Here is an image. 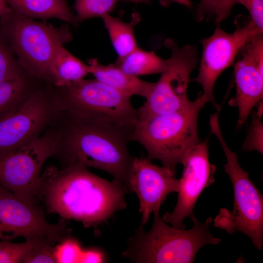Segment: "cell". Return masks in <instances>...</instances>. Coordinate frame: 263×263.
<instances>
[{"label": "cell", "instance_id": "6da1fadb", "mask_svg": "<svg viewBox=\"0 0 263 263\" xmlns=\"http://www.w3.org/2000/svg\"><path fill=\"white\" fill-rule=\"evenodd\" d=\"M76 163L59 169L47 166L41 175V202L49 212L81 222L86 227L97 226L126 207L130 190L119 181H109Z\"/></svg>", "mask_w": 263, "mask_h": 263}, {"label": "cell", "instance_id": "7a4b0ae2", "mask_svg": "<svg viewBox=\"0 0 263 263\" xmlns=\"http://www.w3.org/2000/svg\"><path fill=\"white\" fill-rule=\"evenodd\" d=\"M56 154L66 166L78 163L110 174L127 186L133 159L128 144L131 132L113 124L74 116L61 110Z\"/></svg>", "mask_w": 263, "mask_h": 263}, {"label": "cell", "instance_id": "3957f363", "mask_svg": "<svg viewBox=\"0 0 263 263\" xmlns=\"http://www.w3.org/2000/svg\"><path fill=\"white\" fill-rule=\"evenodd\" d=\"M207 103L199 94L185 108L159 114L138 116L129 135L130 141L141 144L147 158L157 159L164 167L175 172L176 166L200 142L197 130L198 114Z\"/></svg>", "mask_w": 263, "mask_h": 263}, {"label": "cell", "instance_id": "277c9868", "mask_svg": "<svg viewBox=\"0 0 263 263\" xmlns=\"http://www.w3.org/2000/svg\"><path fill=\"white\" fill-rule=\"evenodd\" d=\"M153 214V223L149 231L141 225L128 239V247L122 254L123 258L139 263H192L202 247L218 244L221 241L209 231L211 217L203 223L195 217L192 228L185 230L168 225L160 212Z\"/></svg>", "mask_w": 263, "mask_h": 263}, {"label": "cell", "instance_id": "5b68a950", "mask_svg": "<svg viewBox=\"0 0 263 263\" xmlns=\"http://www.w3.org/2000/svg\"><path fill=\"white\" fill-rule=\"evenodd\" d=\"M212 132L217 137L225 153L224 168L233 186L234 205L231 212L221 208L214 220L215 226L228 234L241 231L249 237L253 245L263 246V196L252 182L249 174L240 166L238 156L227 145L220 129L219 118L210 119Z\"/></svg>", "mask_w": 263, "mask_h": 263}, {"label": "cell", "instance_id": "8992f818", "mask_svg": "<svg viewBox=\"0 0 263 263\" xmlns=\"http://www.w3.org/2000/svg\"><path fill=\"white\" fill-rule=\"evenodd\" d=\"M56 123L40 135L12 150L0 154V184L31 204L41 202V170L58 150Z\"/></svg>", "mask_w": 263, "mask_h": 263}, {"label": "cell", "instance_id": "52a82bcc", "mask_svg": "<svg viewBox=\"0 0 263 263\" xmlns=\"http://www.w3.org/2000/svg\"><path fill=\"white\" fill-rule=\"evenodd\" d=\"M61 110L81 118L114 125L132 132L138 117L131 97L95 79H82L61 87Z\"/></svg>", "mask_w": 263, "mask_h": 263}, {"label": "cell", "instance_id": "ba28073f", "mask_svg": "<svg viewBox=\"0 0 263 263\" xmlns=\"http://www.w3.org/2000/svg\"><path fill=\"white\" fill-rule=\"evenodd\" d=\"M171 56L159 80L152 82L145 103L137 109L138 116L172 113L186 107L190 75L197 63V52L192 45L180 47L170 38L165 41Z\"/></svg>", "mask_w": 263, "mask_h": 263}, {"label": "cell", "instance_id": "9c48e42d", "mask_svg": "<svg viewBox=\"0 0 263 263\" xmlns=\"http://www.w3.org/2000/svg\"><path fill=\"white\" fill-rule=\"evenodd\" d=\"M13 21L9 36L23 66L31 75L52 82L56 50L70 33L19 15Z\"/></svg>", "mask_w": 263, "mask_h": 263}, {"label": "cell", "instance_id": "30bf717a", "mask_svg": "<svg viewBox=\"0 0 263 263\" xmlns=\"http://www.w3.org/2000/svg\"><path fill=\"white\" fill-rule=\"evenodd\" d=\"M61 111L57 94L38 90L21 105L0 119V154L42 134Z\"/></svg>", "mask_w": 263, "mask_h": 263}, {"label": "cell", "instance_id": "8fae6325", "mask_svg": "<svg viewBox=\"0 0 263 263\" xmlns=\"http://www.w3.org/2000/svg\"><path fill=\"white\" fill-rule=\"evenodd\" d=\"M66 220L49 223L42 207L26 202L0 184V240L43 237L59 243L71 236Z\"/></svg>", "mask_w": 263, "mask_h": 263}, {"label": "cell", "instance_id": "7c38bea8", "mask_svg": "<svg viewBox=\"0 0 263 263\" xmlns=\"http://www.w3.org/2000/svg\"><path fill=\"white\" fill-rule=\"evenodd\" d=\"M263 31L250 20L238 25L232 33H228L219 26L210 37L203 38L201 42L203 52L199 74L194 79L203 88L201 94L207 103L220 108L215 102L213 91L215 82L221 74L234 62L236 56L253 38Z\"/></svg>", "mask_w": 263, "mask_h": 263}, {"label": "cell", "instance_id": "4fadbf2b", "mask_svg": "<svg viewBox=\"0 0 263 263\" xmlns=\"http://www.w3.org/2000/svg\"><path fill=\"white\" fill-rule=\"evenodd\" d=\"M181 164L183 170L179 179L176 205L172 212H166L162 218L171 226L184 229V220L188 217L192 220L195 217L193 210L200 195L215 182L216 167L209 161L207 141H200L193 147Z\"/></svg>", "mask_w": 263, "mask_h": 263}, {"label": "cell", "instance_id": "5bb4252c", "mask_svg": "<svg viewBox=\"0 0 263 263\" xmlns=\"http://www.w3.org/2000/svg\"><path fill=\"white\" fill-rule=\"evenodd\" d=\"M127 187L138 198L141 225L144 226L151 213L160 212L168 195L178 191L179 179L176 178L175 172L152 164L147 157H134Z\"/></svg>", "mask_w": 263, "mask_h": 263}, {"label": "cell", "instance_id": "9a60e30c", "mask_svg": "<svg viewBox=\"0 0 263 263\" xmlns=\"http://www.w3.org/2000/svg\"><path fill=\"white\" fill-rule=\"evenodd\" d=\"M242 51V57L234 65L236 94L229 102V105L238 108L239 127L247 121L253 108L263 96V67L256 61L246 46Z\"/></svg>", "mask_w": 263, "mask_h": 263}, {"label": "cell", "instance_id": "2e32d148", "mask_svg": "<svg viewBox=\"0 0 263 263\" xmlns=\"http://www.w3.org/2000/svg\"><path fill=\"white\" fill-rule=\"evenodd\" d=\"M88 65L90 74L95 79L131 97L139 95L146 98L151 88L152 82L129 75L114 64L103 65L93 58L90 60Z\"/></svg>", "mask_w": 263, "mask_h": 263}, {"label": "cell", "instance_id": "e0dca14e", "mask_svg": "<svg viewBox=\"0 0 263 263\" xmlns=\"http://www.w3.org/2000/svg\"><path fill=\"white\" fill-rule=\"evenodd\" d=\"M12 11L24 17L56 18L74 23L75 17L65 0H6Z\"/></svg>", "mask_w": 263, "mask_h": 263}, {"label": "cell", "instance_id": "ac0fdd59", "mask_svg": "<svg viewBox=\"0 0 263 263\" xmlns=\"http://www.w3.org/2000/svg\"><path fill=\"white\" fill-rule=\"evenodd\" d=\"M90 74L88 65L74 56L60 44L57 47L53 62L52 82L56 87H65L84 79Z\"/></svg>", "mask_w": 263, "mask_h": 263}, {"label": "cell", "instance_id": "d6986e66", "mask_svg": "<svg viewBox=\"0 0 263 263\" xmlns=\"http://www.w3.org/2000/svg\"><path fill=\"white\" fill-rule=\"evenodd\" d=\"M168 59L158 56L153 51L137 47L124 57L118 58L114 64L125 73L137 77L161 73L166 68Z\"/></svg>", "mask_w": 263, "mask_h": 263}, {"label": "cell", "instance_id": "ffe728a7", "mask_svg": "<svg viewBox=\"0 0 263 263\" xmlns=\"http://www.w3.org/2000/svg\"><path fill=\"white\" fill-rule=\"evenodd\" d=\"M102 18L118 58L124 57L138 47L133 30L139 21L138 15L135 14L130 22H124L110 14Z\"/></svg>", "mask_w": 263, "mask_h": 263}, {"label": "cell", "instance_id": "44dd1931", "mask_svg": "<svg viewBox=\"0 0 263 263\" xmlns=\"http://www.w3.org/2000/svg\"><path fill=\"white\" fill-rule=\"evenodd\" d=\"M36 91H30L23 75L0 83V119L23 104Z\"/></svg>", "mask_w": 263, "mask_h": 263}, {"label": "cell", "instance_id": "7402d4cb", "mask_svg": "<svg viewBox=\"0 0 263 263\" xmlns=\"http://www.w3.org/2000/svg\"><path fill=\"white\" fill-rule=\"evenodd\" d=\"M122 0H75V8L77 19L81 21L110 14L116 4Z\"/></svg>", "mask_w": 263, "mask_h": 263}, {"label": "cell", "instance_id": "603a6c76", "mask_svg": "<svg viewBox=\"0 0 263 263\" xmlns=\"http://www.w3.org/2000/svg\"><path fill=\"white\" fill-rule=\"evenodd\" d=\"M39 237H41L26 240L22 243L0 240V263H24Z\"/></svg>", "mask_w": 263, "mask_h": 263}, {"label": "cell", "instance_id": "cb8c5ba5", "mask_svg": "<svg viewBox=\"0 0 263 263\" xmlns=\"http://www.w3.org/2000/svg\"><path fill=\"white\" fill-rule=\"evenodd\" d=\"M55 246V256L57 263H79L83 249L79 242L71 236Z\"/></svg>", "mask_w": 263, "mask_h": 263}, {"label": "cell", "instance_id": "d4e9b609", "mask_svg": "<svg viewBox=\"0 0 263 263\" xmlns=\"http://www.w3.org/2000/svg\"><path fill=\"white\" fill-rule=\"evenodd\" d=\"M23 75L0 34V83Z\"/></svg>", "mask_w": 263, "mask_h": 263}, {"label": "cell", "instance_id": "484cf974", "mask_svg": "<svg viewBox=\"0 0 263 263\" xmlns=\"http://www.w3.org/2000/svg\"><path fill=\"white\" fill-rule=\"evenodd\" d=\"M54 244L46 237L38 238L24 263H55Z\"/></svg>", "mask_w": 263, "mask_h": 263}, {"label": "cell", "instance_id": "4316f807", "mask_svg": "<svg viewBox=\"0 0 263 263\" xmlns=\"http://www.w3.org/2000/svg\"><path fill=\"white\" fill-rule=\"evenodd\" d=\"M262 115L257 112L254 113L250 128L243 145L245 151L256 150L263 154V123L261 118Z\"/></svg>", "mask_w": 263, "mask_h": 263}, {"label": "cell", "instance_id": "83f0119b", "mask_svg": "<svg viewBox=\"0 0 263 263\" xmlns=\"http://www.w3.org/2000/svg\"><path fill=\"white\" fill-rule=\"evenodd\" d=\"M238 3L246 8L250 14V20L263 30V0H238Z\"/></svg>", "mask_w": 263, "mask_h": 263}, {"label": "cell", "instance_id": "f1b7e54d", "mask_svg": "<svg viewBox=\"0 0 263 263\" xmlns=\"http://www.w3.org/2000/svg\"><path fill=\"white\" fill-rule=\"evenodd\" d=\"M238 0H215L214 13L215 22L219 24L229 15L233 6Z\"/></svg>", "mask_w": 263, "mask_h": 263}, {"label": "cell", "instance_id": "f546056e", "mask_svg": "<svg viewBox=\"0 0 263 263\" xmlns=\"http://www.w3.org/2000/svg\"><path fill=\"white\" fill-rule=\"evenodd\" d=\"M107 261V257L102 250L97 248L83 249L79 263H101Z\"/></svg>", "mask_w": 263, "mask_h": 263}, {"label": "cell", "instance_id": "4dcf8cb0", "mask_svg": "<svg viewBox=\"0 0 263 263\" xmlns=\"http://www.w3.org/2000/svg\"><path fill=\"white\" fill-rule=\"evenodd\" d=\"M215 0H201L195 12L197 20L200 21L207 15H214Z\"/></svg>", "mask_w": 263, "mask_h": 263}, {"label": "cell", "instance_id": "1f68e13d", "mask_svg": "<svg viewBox=\"0 0 263 263\" xmlns=\"http://www.w3.org/2000/svg\"><path fill=\"white\" fill-rule=\"evenodd\" d=\"M12 11L6 0H0V21L6 19Z\"/></svg>", "mask_w": 263, "mask_h": 263}, {"label": "cell", "instance_id": "d6a6232c", "mask_svg": "<svg viewBox=\"0 0 263 263\" xmlns=\"http://www.w3.org/2000/svg\"><path fill=\"white\" fill-rule=\"evenodd\" d=\"M172 2H176L187 7L192 6L190 0H160V3L163 6L168 5Z\"/></svg>", "mask_w": 263, "mask_h": 263}, {"label": "cell", "instance_id": "836d02e7", "mask_svg": "<svg viewBox=\"0 0 263 263\" xmlns=\"http://www.w3.org/2000/svg\"><path fill=\"white\" fill-rule=\"evenodd\" d=\"M129 0L132 2H136V3L143 2V3H149L150 2V0Z\"/></svg>", "mask_w": 263, "mask_h": 263}]
</instances>
